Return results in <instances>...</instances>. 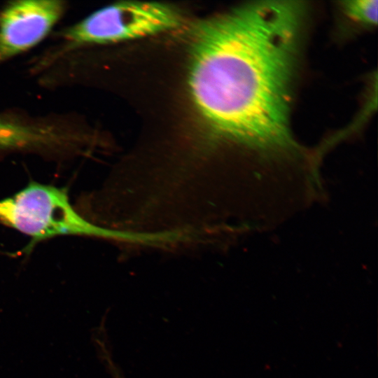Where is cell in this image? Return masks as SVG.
<instances>
[{
	"instance_id": "cell-6",
	"label": "cell",
	"mask_w": 378,
	"mask_h": 378,
	"mask_svg": "<svg viewBox=\"0 0 378 378\" xmlns=\"http://www.w3.org/2000/svg\"><path fill=\"white\" fill-rule=\"evenodd\" d=\"M108 370L110 372L112 378H125L120 368L115 364H111L108 367Z\"/></svg>"
},
{
	"instance_id": "cell-2",
	"label": "cell",
	"mask_w": 378,
	"mask_h": 378,
	"mask_svg": "<svg viewBox=\"0 0 378 378\" xmlns=\"http://www.w3.org/2000/svg\"><path fill=\"white\" fill-rule=\"evenodd\" d=\"M0 224L28 236L31 246L60 236L130 237L98 227L83 218L71 204L64 188L38 182H31L0 200Z\"/></svg>"
},
{
	"instance_id": "cell-4",
	"label": "cell",
	"mask_w": 378,
	"mask_h": 378,
	"mask_svg": "<svg viewBox=\"0 0 378 378\" xmlns=\"http://www.w3.org/2000/svg\"><path fill=\"white\" fill-rule=\"evenodd\" d=\"M65 8V3L58 0H20L5 5L0 10V63L40 43Z\"/></svg>"
},
{
	"instance_id": "cell-3",
	"label": "cell",
	"mask_w": 378,
	"mask_h": 378,
	"mask_svg": "<svg viewBox=\"0 0 378 378\" xmlns=\"http://www.w3.org/2000/svg\"><path fill=\"white\" fill-rule=\"evenodd\" d=\"M178 12L154 1H121L103 7L65 28L59 37L68 50L140 38L176 28Z\"/></svg>"
},
{
	"instance_id": "cell-5",
	"label": "cell",
	"mask_w": 378,
	"mask_h": 378,
	"mask_svg": "<svg viewBox=\"0 0 378 378\" xmlns=\"http://www.w3.org/2000/svg\"><path fill=\"white\" fill-rule=\"evenodd\" d=\"M377 0L346 1L342 2V10L352 20L365 26L377 22Z\"/></svg>"
},
{
	"instance_id": "cell-1",
	"label": "cell",
	"mask_w": 378,
	"mask_h": 378,
	"mask_svg": "<svg viewBox=\"0 0 378 378\" xmlns=\"http://www.w3.org/2000/svg\"><path fill=\"white\" fill-rule=\"evenodd\" d=\"M304 11L300 2H254L197 28L189 88L218 134L262 149L292 143L290 91Z\"/></svg>"
}]
</instances>
